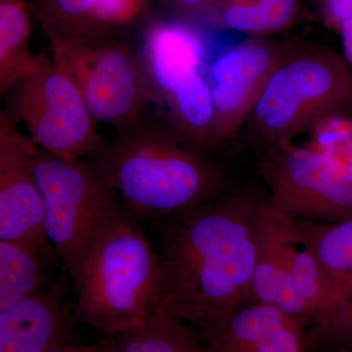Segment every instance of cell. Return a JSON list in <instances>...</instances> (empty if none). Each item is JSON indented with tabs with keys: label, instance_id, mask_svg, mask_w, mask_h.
Wrapping results in <instances>:
<instances>
[{
	"label": "cell",
	"instance_id": "obj_1",
	"mask_svg": "<svg viewBox=\"0 0 352 352\" xmlns=\"http://www.w3.org/2000/svg\"><path fill=\"white\" fill-rule=\"evenodd\" d=\"M261 198L231 194L164 217L156 311L201 329L254 300Z\"/></svg>",
	"mask_w": 352,
	"mask_h": 352
},
{
	"label": "cell",
	"instance_id": "obj_2",
	"mask_svg": "<svg viewBox=\"0 0 352 352\" xmlns=\"http://www.w3.org/2000/svg\"><path fill=\"white\" fill-rule=\"evenodd\" d=\"M138 219H164L228 193L223 170L156 111L88 157Z\"/></svg>",
	"mask_w": 352,
	"mask_h": 352
},
{
	"label": "cell",
	"instance_id": "obj_3",
	"mask_svg": "<svg viewBox=\"0 0 352 352\" xmlns=\"http://www.w3.org/2000/svg\"><path fill=\"white\" fill-rule=\"evenodd\" d=\"M162 282L159 252L129 212L102 234L73 281L76 321L105 337L140 325L161 302Z\"/></svg>",
	"mask_w": 352,
	"mask_h": 352
},
{
	"label": "cell",
	"instance_id": "obj_4",
	"mask_svg": "<svg viewBox=\"0 0 352 352\" xmlns=\"http://www.w3.org/2000/svg\"><path fill=\"white\" fill-rule=\"evenodd\" d=\"M352 71L325 46L293 45L271 76L245 122L268 149L292 143L331 113H349Z\"/></svg>",
	"mask_w": 352,
	"mask_h": 352
},
{
	"label": "cell",
	"instance_id": "obj_5",
	"mask_svg": "<svg viewBox=\"0 0 352 352\" xmlns=\"http://www.w3.org/2000/svg\"><path fill=\"white\" fill-rule=\"evenodd\" d=\"M138 50L155 111L198 149H217L203 34L182 21L157 18L146 25Z\"/></svg>",
	"mask_w": 352,
	"mask_h": 352
},
{
	"label": "cell",
	"instance_id": "obj_6",
	"mask_svg": "<svg viewBox=\"0 0 352 352\" xmlns=\"http://www.w3.org/2000/svg\"><path fill=\"white\" fill-rule=\"evenodd\" d=\"M36 177L44 230L73 282L102 234L129 210L88 157L67 160L38 148Z\"/></svg>",
	"mask_w": 352,
	"mask_h": 352
},
{
	"label": "cell",
	"instance_id": "obj_7",
	"mask_svg": "<svg viewBox=\"0 0 352 352\" xmlns=\"http://www.w3.org/2000/svg\"><path fill=\"white\" fill-rule=\"evenodd\" d=\"M3 96L7 116L24 124L32 142L53 156L87 159L107 140L97 131L75 82L44 51L36 53L32 69Z\"/></svg>",
	"mask_w": 352,
	"mask_h": 352
},
{
	"label": "cell",
	"instance_id": "obj_8",
	"mask_svg": "<svg viewBox=\"0 0 352 352\" xmlns=\"http://www.w3.org/2000/svg\"><path fill=\"white\" fill-rule=\"evenodd\" d=\"M50 45L53 61L75 82L97 122L118 133L154 109L138 50L122 36Z\"/></svg>",
	"mask_w": 352,
	"mask_h": 352
},
{
	"label": "cell",
	"instance_id": "obj_9",
	"mask_svg": "<svg viewBox=\"0 0 352 352\" xmlns=\"http://www.w3.org/2000/svg\"><path fill=\"white\" fill-rule=\"evenodd\" d=\"M268 201L292 220L338 222L352 217V171L312 146L288 143L261 164Z\"/></svg>",
	"mask_w": 352,
	"mask_h": 352
},
{
	"label": "cell",
	"instance_id": "obj_10",
	"mask_svg": "<svg viewBox=\"0 0 352 352\" xmlns=\"http://www.w3.org/2000/svg\"><path fill=\"white\" fill-rule=\"evenodd\" d=\"M292 47L293 44L265 38L247 39L208 62L217 148L245 124L271 76Z\"/></svg>",
	"mask_w": 352,
	"mask_h": 352
},
{
	"label": "cell",
	"instance_id": "obj_11",
	"mask_svg": "<svg viewBox=\"0 0 352 352\" xmlns=\"http://www.w3.org/2000/svg\"><path fill=\"white\" fill-rule=\"evenodd\" d=\"M38 157V146L2 109L0 240L25 241L54 250L44 230L43 201L36 177Z\"/></svg>",
	"mask_w": 352,
	"mask_h": 352
},
{
	"label": "cell",
	"instance_id": "obj_12",
	"mask_svg": "<svg viewBox=\"0 0 352 352\" xmlns=\"http://www.w3.org/2000/svg\"><path fill=\"white\" fill-rule=\"evenodd\" d=\"M75 305L61 281L0 310V352H45L78 344Z\"/></svg>",
	"mask_w": 352,
	"mask_h": 352
},
{
	"label": "cell",
	"instance_id": "obj_13",
	"mask_svg": "<svg viewBox=\"0 0 352 352\" xmlns=\"http://www.w3.org/2000/svg\"><path fill=\"white\" fill-rule=\"evenodd\" d=\"M204 352H305V325L267 303L241 305L201 330Z\"/></svg>",
	"mask_w": 352,
	"mask_h": 352
},
{
	"label": "cell",
	"instance_id": "obj_14",
	"mask_svg": "<svg viewBox=\"0 0 352 352\" xmlns=\"http://www.w3.org/2000/svg\"><path fill=\"white\" fill-rule=\"evenodd\" d=\"M256 258L252 276L254 300L283 310L307 327V307L298 298L291 274L295 245L292 219L278 212L268 199L259 200L256 217Z\"/></svg>",
	"mask_w": 352,
	"mask_h": 352
},
{
	"label": "cell",
	"instance_id": "obj_15",
	"mask_svg": "<svg viewBox=\"0 0 352 352\" xmlns=\"http://www.w3.org/2000/svg\"><path fill=\"white\" fill-rule=\"evenodd\" d=\"M150 0H36L32 12L50 43L117 38L147 12Z\"/></svg>",
	"mask_w": 352,
	"mask_h": 352
},
{
	"label": "cell",
	"instance_id": "obj_16",
	"mask_svg": "<svg viewBox=\"0 0 352 352\" xmlns=\"http://www.w3.org/2000/svg\"><path fill=\"white\" fill-rule=\"evenodd\" d=\"M296 242L314 256L338 300L352 296V217L338 222L292 220Z\"/></svg>",
	"mask_w": 352,
	"mask_h": 352
},
{
	"label": "cell",
	"instance_id": "obj_17",
	"mask_svg": "<svg viewBox=\"0 0 352 352\" xmlns=\"http://www.w3.org/2000/svg\"><path fill=\"white\" fill-rule=\"evenodd\" d=\"M56 256L34 243L0 240V310L50 286L47 264Z\"/></svg>",
	"mask_w": 352,
	"mask_h": 352
},
{
	"label": "cell",
	"instance_id": "obj_18",
	"mask_svg": "<svg viewBox=\"0 0 352 352\" xmlns=\"http://www.w3.org/2000/svg\"><path fill=\"white\" fill-rule=\"evenodd\" d=\"M101 352H204L196 333L175 317L153 312L140 325L98 342Z\"/></svg>",
	"mask_w": 352,
	"mask_h": 352
},
{
	"label": "cell",
	"instance_id": "obj_19",
	"mask_svg": "<svg viewBox=\"0 0 352 352\" xmlns=\"http://www.w3.org/2000/svg\"><path fill=\"white\" fill-rule=\"evenodd\" d=\"M300 6V0H217L210 15L224 29L261 38L289 29Z\"/></svg>",
	"mask_w": 352,
	"mask_h": 352
},
{
	"label": "cell",
	"instance_id": "obj_20",
	"mask_svg": "<svg viewBox=\"0 0 352 352\" xmlns=\"http://www.w3.org/2000/svg\"><path fill=\"white\" fill-rule=\"evenodd\" d=\"M32 7L25 0H0V92L3 95L32 69Z\"/></svg>",
	"mask_w": 352,
	"mask_h": 352
},
{
	"label": "cell",
	"instance_id": "obj_21",
	"mask_svg": "<svg viewBox=\"0 0 352 352\" xmlns=\"http://www.w3.org/2000/svg\"><path fill=\"white\" fill-rule=\"evenodd\" d=\"M305 352H352V296L307 324Z\"/></svg>",
	"mask_w": 352,
	"mask_h": 352
},
{
	"label": "cell",
	"instance_id": "obj_22",
	"mask_svg": "<svg viewBox=\"0 0 352 352\" xmlns=\"http://www.w3.org/2000/svg\"><path fill=\"white\" fill-rule=\"evenodd\" d=\"M312 147L344 164L352 171V116L331 113L319 120L311 131Z\"/></svg>",
	"mask_w": 352,
	"mask_h": 352
},
{
	"label": "cell",
	"instance_id": "obj_23",
	"mask_svg": "<svg viewBox=\"0 0 352 352\" xmlns=\"http://www.w3.org/2000/svg\"><path fill=\"white\" fill-rule=\"evenodd\" d=\"M322 22L338 31L346 21L352 20V0H314Z\"/></svg>",
	"mask_w": 352,
	"mask_h": 352
},
{
	"label": "cell",
	"instance_id": "obj_24",
	"mask_svg": "<svg viewBox=\"0 0 352 352\" xmlns=\"http://www.w3.org/2000/svg\"><path fill=\"white\" fill-rule=\"evenodd\" d=\"M176 11L191 15L210 14L214 10L217 0H162Z\"/></svg>",
	"mask_w": 352,
	"mask_h": 352
},
{
	"label": "cell",
	"instance_id": "obj_25",
	"mask_svg": "<svg viewBox=\"0 0 352 352\" xmlns=\"http://www.w3.org/2000/svg\"><path fill=\"white\" fill-rule=\"evenodd\" d=\"M337 32L342 41V57L352 71V20L342 23Z\"/></svg>",
	"mask_w": 352,
	"mask_h": 352
},
{
	"label": "cell",
	"instance_id": "obj_26",
	"mask_svg": "<svg viewBox=\"0 0 352 352\" xmlns=\"http://www.w3.org/2000/svg\"><path fill=\"white\" fill-rule=\"evenodd\" d=\"M45 352H101L98 342L91 346L87 344H74L69 346L59 347V349H51Z\"/></svg>",
	"mask_w": 352,
	"mask_h": 352
},
{
	"label": "cell",
	"instance_id": "obj_27",
	"mask_svg": "<svg viewBox=\"0 0 352 352\" xmlns=\"http://www.w3.org/2000/svg\"><path fill=\"white\" fill-rule=\"evenodd\" d=\"M349 113V115L352 116V106H351V110H349V113Z\"/></svg>",
	"mask_w": 352,
	"mask_h": 352
}]
</instances>
